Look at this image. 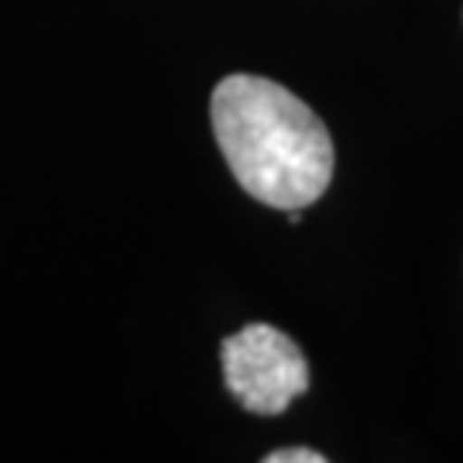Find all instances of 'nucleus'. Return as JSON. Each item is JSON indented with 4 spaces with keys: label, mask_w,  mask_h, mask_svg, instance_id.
Instances as JSON below:
<instances>
[{
    "label": "nucleus",
    "mask_w": 463,
    "mask_h": 463,
    "mask_svg": "<svg viewBox=\"0 0 463 463\" xmlns=\"http://www.w3.org/2000/svg\"><path fill=\"white\" fill-rule=\"evenodd\" d=\"M220 361L231 395L254 415L285 412L309 388V364L296 340L268 323H250L227 336Z\"/></svg>",
    "instance_id": "f03ea898"
},
{
    "label": "nucleus",
    "mask_w": 463,
    "mask_h": 463,
    "mask_svg": "<svg viewBox=\"0 0 463 463\" xmlns=\"http://www.w3.org/2000/svg\"><path fill=\"white\" fill-rule=\"evenodd\" d=\"M265 463H326V457L319 449L288 447V449H271L265 457Z\"/></svg>",
    "instance_id": "7ed1b4c3"
},
{
    "label": "nucleus",
    "mask_w": 463,
    "mask_h": 463,
    "mask_svg": "<svg viewBox=\"0 0 463 463\" xmlns=\"http://www.w3.org/2000/svg\"><path fill=\"white\" fill-rule=\"evenodd\" d=\"M210 117L233 179L258 203L288 213L330 189V131L281 83L233 72L216 83Z\"/></svg>",
    "instance_id": "f257e3e1"
}]
</instances>
